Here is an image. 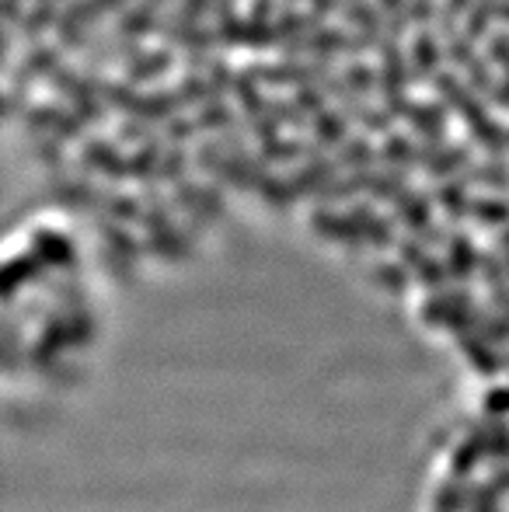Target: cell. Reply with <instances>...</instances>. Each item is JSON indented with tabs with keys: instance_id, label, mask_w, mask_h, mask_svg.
<instances>
[{
	"instance_id": "1",
	"label": "cell",
	"mask_w": 509,
	"mask_h": 512,
	"mask_svg": "<svg viewBox=\"0 0 509 512\" xmlns=\"http://www.w3.org/2000/svg\"><path fill=\"white\" fill-rule=\"evenodd\" d=\"M74 119L203 206L509 223V0H21Z\"/></svg>"
}]
</instances>
